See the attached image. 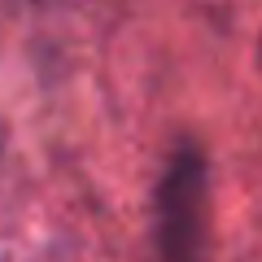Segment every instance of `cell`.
<instances>
[{
  "label": "cell",
  "instance_id": "obj_1",
  "mask_svg": "<svg viewBox=\"0 0 262 262\" xmlns=\"http://www.w3.org/2000/svg\"><path fill=\"white\" fill-rule=\"evenodd\" d=\"M158 262H210V166L192 140L170 153L158 184Z\"/></svg>",
  "mask_w": 262,
  "mask_h": 262
},
{
  "label": "cell",
  "instance_id": "obj_2",
  "mask_svg": "<svg viewBox=\"0 0 262 262\" xmlns=\"http://www.w3.org/2000/svg\"><path fill=\"white\" fill-rule=\"evenodd\" d=\"M258 66H262V44H258Z\"/></svg>",
  "mask_w": 262,
  "mask_h": 262
}]
</instances>
